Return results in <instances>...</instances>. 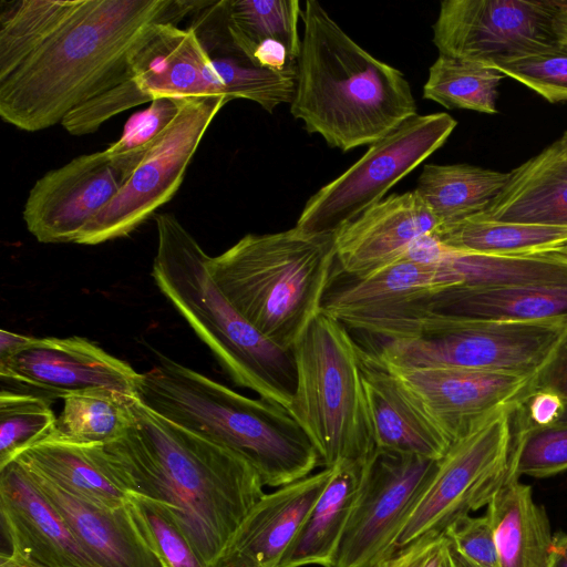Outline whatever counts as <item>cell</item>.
Masks as SVG:
<instances>
[{"instance_id": "obj_1", "label": "cell", "mask_w": 567, "mask_h": 567, "mask_svg": "<svg viewBox=\"0 0 567 567\" xmlns=\"http://www.w3.org/2000/svg\"><path fill=\"white\" fill-rule=\"evenodd\" d=\"M133 421L105 444L114 482L130 496L154 503L186 536L207 567L265 494L241 456L132 403Z\"/></svg>"}, {"instance_id": "obj_2", "label": "cell", "mask_w": 567, "mask_h": 567, "mask_svg": "<svg viewBox=\"0 0 567 567\" xmlns=\"http://www.w3.org/2000/svg\"><path fill=\"white\" fill-rule=\"evenodd\" d=\"M205 1L84 0L11 75L0 81V116L37 132L132 76L131 63L156 24L177 25Z\"/></svg>"}, {"instance_id": "obj_3", "label": "cell", "mask_w": 567, "mask_h": 567, "mask_svg": "<svg viewBox=\"0 0 567 567\" xmlns=\"http://www.w3.org/2000/svg\"><path fill=\"white\" fill-rule=\"evenodd\" d=\"M292 116L330 147L379 142L417 115L404 74L361 48L316 0L302 12Z\"/></svg>"}, {"instance_id": "obj_4", "label": "cell", "mask_w": 567, "mask_h": 567, "mask_svg": "<svg viewBox=\"0 0 567 567\" xmlns=\"http://www.w3.org/2000/svg\"><path fill=\"white\" fill-rule=\"evenodd\" d=\"M136 399L164 419L246 460L262 484L280 487L321 466L309 436L287 409L251 399L159 355L141 373Z\"/></svg>"}, {"instance_id": "obj_5", "label": "cell", "mask_w": 567, "mask_h": 567, "mask_svg": "<svg viewBox=\"0 0 567 567\" xmlns=\"http://www.w3.org/2000/svg\"><path fill=\"white\" fill-rule=\"evenodd\" d=\"M154 219L152 277L159 291L237 385L288 410L297 382L292 350L271 341L234 308L208 272L209 256L174 215Z\"/></svg>"}, {"instance_id": "obj_6", "label": "cell", "mask_w": 567, "mask_h": 567, "mask_svg": "<svg viewBox=\"0 0 567 567\" xmlns=\"http://www.w3.org/2000/svg\"><path fill=\"white\" fill-rule=\"evenodd\" d=\"M208 272L234 308L275 343L291 349L322 303L337 270L334 235L296 227L247 234Z\"/></svg>"}, {"instance_id": "obj_7", "label": "cell", "mask_w": 567, "mask_h": 567, "mask_svg": "<svg viewBox=\"0 0 567 567\" xmlns=\"http://www.w3.org/2000/svg\"><path fill=\"white\" fill-rule=\"evenodd\" d=\"M297 382L288 409L315 445L322 467L365 464L375 451L360 346L321 310L292 348Z\"/></svg>"}, {"instance_id": "obj_8", "label": "cell", "mask_w": 567, "mask_h": 567, "mask_svg": "<svg viewBox=\"0 0 567 567\" xmlns=\"http://www.w3.org/2000/svg\"><path fill=\"white\" fill-rule=\"evenodd\" d=\"M567 329V320L487 322L432 313L422 332L374 351L401 368H457L536 375Z\"/></svg>"}, {"instance_id": "obj_9", "label": "cell", "mask_w": 567, "mask_h": 567, "mask_svg": "<svg viewBox=\"0 0 567 567\" xmlns=\"http://www.w3.org/2000/svg\"><path fill=\"white\" fill-rule=\"evenodd\" d=\"M515 406L497 410L451 444L405 520L394 555L424 537L443 536L453 523L487 506L508 480Z\"/></svg>"}, {"instance_id": "obj_10", "label": "cell", "mask_w": 567, "mask_h": 567, "mask_svg": "<svg viewBox=\"0 0 567 567\" xmlns=\"http://www.w3.org/2000/svg\"><path fill=\"white\" fill-rule=\"evenodd\" d=\"M456 124L444 112L409 118L313 194L295 227L309 235H334L436 152Z\"/></svg>"}, {"instance_id": "obj_11", "label": "cell", "mask_w": 567, "mask_h": 567, "mask_svg": "<svg viewBox=\"0 0 567 567\" xmlns=\"http://www.w3.org/2000/svg\"><path fill=\"white\" fill-rule=\"evenodd\" d=\"M227 102L224 96L183 100L175 118L75 244L97 245L125 237L171 200L207 128Z\"/></svg>"}, {"instance_id": "obj_12", "label": "cell", "mask_w": 567, "mask_h": 567, "mask_svg": "<svg viewBox=\"0 0 567 567\" xmlns=\"http://www.w3.org/2000/svg\"><path fill=\"white\" fill-rule=\"evenodd\" d=\"M564 0H445L433 24L439 54L493 68L559 49L555 21Z\"/></svg>"}, {"instance_id": "obj_13", "label": "cell", "mask_w": 567, "mask_h": 567, "mask_svg": "<svg viewBox=\"0 0 567 567\" xmlns=\"http://www.w3.org/2000/svg\"><path fill=\"white\" fill-rule=\"evenodd\" d=\"M455 286L444 259L424 262L403 256L362 278L329 289L322 310L349 330L388 341L422 332L432 296Z\"/></svg>"}, {"instance_id": "obj_14", "label": "cell", "mask_w": 567, "mask_h": 567, "mask_svg": "<svg viewBox=\"0 0 567 567\" xmlns=\"http://www.w3.org/2000/svg\"><path fill=\"white\" fill-rule=\"evenodd\" d=\"M437 461L375 449L363 465L360 489L333 567H378L423 494Z\"/></svg>"}, {"instance_id": "obj_15", "label": "cell", "mask_w": 567, "mask_h": 567, "mask_svg": "<svg viewBox=\"0 0 567 567\" xmlns=\"http://www.w3.org/2000/svg\"><path fill=\"white\" fill-rule=\"evenodd\" d=\"M141 373L82 337L31 340L0 359L1 389L54 401L70 395L112 390L136 398Z\"/></svg>"}, {"instance_id": "obj_16", "label": "cell", "mask_w": 567, "mask_h": 567, "mask_svg": "<svg viewBox=\"0 0 567 567\" xmlns=\"http://www.w3.org/2000/svg\"><path fill=\"white\" fill-rule=\"evenodd\" d=\"M125 181L106 150L80 155L34 183L23 207L25 226L43 244L76 243Z\"/></svg>"}, {"instance_id": "obj_17", "label": "cell", "mask_w": 567, "mask_h": 567, "mask_svg": "<svg viewBox=\"0 0 567 567\" xmlns=\"http://www.w3.org/2000/svg\"><path fill=\"white\" fill-rule=\"evenodd\" d=\"M386 365L451 443L497 410L522 401L535 377L457 368Z\"/></svg>"}, {"instance_id": "obj_18", "label": "cell", "mask_w": 567, "mask_h": 567, "mask_svg": "<svg viewBox=\"0 0 567 567\" xmlns=\"http://www.w3.org/2000/svg\"><path fill=\"white\" fill-rule=\"evenodd\" d=\"M24 467L99 567H168L132 497L120 507L97 506Z\"/></svg>"}, {"instance_id": "obj_19", "label": "cell", "mask_w": 567, "mask_h": 567, "mask_svg": "<svg viewBox=\"0 0 567 567\" xmlns=\"http://www.w3.org/2000/svg\"><path fill=\"white\" fill-rule=\"evenodd\" d=\"M439 226L415 190L384 197L334 234L337 270L365 277L403 257Z\"/></svg>"}, {"instance_id": "obj_20", "label": "cell", "mask_w": 567, "mask_h": 567, "mask_svg": "<svg viewBox=\"0 0 567 567\" xmlns=\"http://www.w3.org/2000/svg\"><path fill=\"white\" fill-rule=\"evenodd\" d=\"M333 475L322 467L265 493L241 522L215 567H280Z\"/></svg>"}, {"instance_id": "obj_21", "label": "cell", "mask_w": 567, "mask_h": 567, "mask_svg": "<svg viewBox=\"0 0 567 567\" xmlns=\"http://www.w3.org/2000/svg\"><path fill=\"white\" fill-rule=\"evenodd\" d=\"M0 514L10 551L44 567H99L18 460L0 468Z\"/></svg>"}, {"instance_id": "obj_22", "label": "cell", "mask_w": 567, "mask_h": 567, "mask_svg": "<svg viewBox=\"0 0 567 567\" xmlns=\"http://www.w3.org/2000/svg\"><path fill=\"white\" fill-rule=\"evenodd\" d=\"M360 355L375 449L441 460L451 441L374 351Z\"/></svg>"}, {"instance_id": "obj_23", "label": "cell", "mask_w": 567, "mask_h": 567, "mask_svg": "<svg viewBox=\"0 0 567 567\" xmlns=\"http://www.w3.org/2000/svg\"><path fill=\"white\" fill-rule=\"evenodd\" d=\"M131 73L152 101L159 97L227 99L210 55L190 28L156 24L135 54Z\"/></svg>"}, {"instance_id": "obj_24", "label": "cell", "mask_w": 567, "mask_h": 567, "mask_svg": "<svg viewBox=\"0 0 567 567\" xmlns=\"http://www.w3.org/2000/svg\"><path fill=\"white\" fill-rule=\"evenodd\" d=\"M301 16L298 0L215 1L206 18V35L217 52L241 54L257 65V50L271 44L299 58Z\"/></svg>"}, {"instance_id": "obj_25", "label": "cell", "mask_w": 567, "mask_h": 567, "mask_svg": "<svg viewBox=\"0 0 567 567\" xmlns=\"http://www.w3.org/2000/svg\"><path fill=\"white\" fill-rule=\"evenodd\" d=\"M430 312L487 322L567 320V284L502 287H446L430 299Z\"/></svg>"}, {"instance_id": "obj_26", "label": "cell", "mask_w": 567, "mask_h": 567, "mask_svg": "<svg viewBox=\"0 0 567 567\" xmlns=\"http://www.w3.org/2000/svg\"><path fill=\"white\" fill-rule=\"evenodd\" d=\"M477 217L567 227V162L550 144L512 169L502 193Z\"/></svg>"}, {"instance_id": "obj_27", "label": "cell", "mask_w": 567, "mask_h": 567, "mask_svg": "<svg viewBox=\"0 0 567 567\" xmlns=\"http://www.w3.org/2000/svg\"><path fill=\"white\" fill-rule=\"evenodd\" d=\"M499 567H551L554 536L532 487L508 478L487 504Z\"/></svg>"}, {"instance_id": "obj_28", "label": "cell", "mask_w": 567, "mask_h": 567, "mask_svg": "<svg viewBox=\"0 0 567 567\" xmlns=\"http://www.w3.org/2000/svg\"><path fill=\"white\" fill-rule=\"evenodd\" d=\"M14 460L97 506L115 508L131 498L112 478L102 444L44 439L22 451Z\"/></svg>"}, {"instance_id": "obj_29", "label": "cell", "mask_w": 567, "mask_h": 567, "mask_svg": "<svg viewBox=\"0 0 567 567\" xmlns=\"http://www.w3.org/2000/svg\"><path fill=\"white\" fill-rule=\"evenodd\" d=\"M363 465L340 462L310 511L280 567H333L340 540L355 503Z\"/></svg>"}, {"instance_id": "obj_30", "label": "cell", "mask_w": 567, "mask_h": 567, "mask_svg": "<svg viewBox=\"0 0 567 567\" xmlns=\"http://www.w3.org/2000/svg\"><path fill=\"white\" fill-rule=\"evenodd\" d=\"M508 179L509 172L470 164H426L414 190L443 226L485 213Z\"/></svg>"}, {"instance_id": "obj_31", "label": "cell", "mask_w": 567, "mask_h": 567, "mask_svg": "<svg viewBox=\"0 0 567 567\" xmlns=\"http://www.w3.org/2000/svg\"><path fill=\"white\" fill-rule=\"evenodd\" d=\"M450 251L519 256L555 250L567 244V227L495 221L477 216L434 231Z\"/></svg>"}, {"instance_id": "obj_32", "label": "cell", "mask_w": 567, "mask_h": 567, "mask_svg": "<svg viewBox=\"0 0 567 567\" xmlns=\"http://www.w3.org/2000/svg\"><path fill=\"white\" fill-rule=\"evenodd\" d=\"M444 261L454 277L455 286L567 284V255L557 249L519 256L449 251Z\"/></svg>"}, {"instance_id": "obj_33", "label": "cell", "mask_w": 567, "mask_h": 567, "mask_svg": "<svg viewBox=\"0 0 567 567\" xmlns=\"http://www.w3.org/2000/svg\"><path fill=\"white\" fill-rule=\"evenodd\" d=\"M84 0L2 1L0 81L38 51L83 4Z\"/></svg>"}, {"instance_id": "obj_34", "label": "cell", "mask_w": 567, "mask_h": 567, "mask_svg": "<svg viewBox=\"0 0 567 567\" xmlns=\"http://www.w3.org/2000/svg\"><path fill=\"white\" fill-rule=\"evenodd\" d=\"M135 399L112 390L70 395L63 399V410L45 439L75 444H109L121 437L131 425Z\"/></svg>"}, {"instance_id": "obj_35", "label": "cell", "mask_w": 567, "mask_h": 567, "mask_svg": "<svg viewBox=\"0 0 567 567\" xmlns=\"http://www.w3.org/2000/svg\"><path fill=\"white\" fill-rule=\"evenodd\" d=\"M504 76L493 68L439 54L429 69L423 96L450 110L495 114Z\"/></svg>"}, {"instance_id": "obj_36", "label": "cell", "mask_w": 567, "mask_h": 567, "mask_svg": "<svg viewBox=\"0 0 567 567\" xmlns=\"http://www.w3.org/2000/svg\"><path fill=\"white\" fill-rule=\"evenodd\" d=\"M53 401L8 389L0 391V468L45 439L56 416Z\"/></svg>"}, {"instance_id": "obj_37", "label": "cell", "mask_w": 567, "mask_h": 567, "mask_svg": "<svg viewBox=\"0 0 567 567\" xmlns=\"http://www.w3.org/2000/svg\"><path fill=\"white\" fill-rule=\"evenodd\" d=\"M567 471V422L525 427L514 416L508 478H544Z\"/></svg>"}, {"instance_id": "obj_38", "label": "cell", "mask_w": 567, "mask_h": 567, "mask_svg": "<svg viewBox=\"0 0 567 567\" xmlns=\"http://www.w3.org/2000/svg\"><path fill=\"white\" fill-rule=\"evenodd\" d=\"M182 103L183 100L169 97L154 99L147 109L137 112L126 122L120 138L106 148L126 179L148 147L175 118Z\"/></svg>"}, {"instance_id": "obj_39", "label": "cell", "mask_w": 567, "mask_h": 567, "mask_svg": "<svg viewBox=\"0 0 567 567\" xmlns=\"http://www.w3.org/2000/svg\"><path fill=\"white\" fill-rule=\"evenodd\" d=\"M550 103L567 102V50L555 49L493 66Z\"/></svg>"}, {"instance_id": "obj_40", "label": "cell", "mask_w": 567, "mask_h": 567, "mask_svg": "<svg viewBox=\"0 0 567 567\" xmlns=\"http://www.w3.org/2000/svg\"><path fill=\"white\" fill-rule=\"evenodd\" d=\"M147 102L151 97L131 76L72 110L61 124L72 135L91 134L112 116Z\"/></svg>"}, {"instance_id": "obj_41", "label": "cell", "mask_w": 567, "mask_h": 567, "mask_svg": "<svg viewBox=\"0 0 567 567\" xmlns=\"http://www.w3.org/2000/svg\"><path fill=\"white\" fill-rule=\"evenodd\" d=\"M447 546L460 567H499L493 529L487 515H467L444 532Z\"/></svg>"}, {"instance_id": "obj_42", "label": "cell", "mask_w": 567, "mask_h": 567, "mask_svg": "<svg viewBox=\"0 0 567 567\" xmlns=\"http://www.w3.org/2000/svg\"><path fill=\"white\" fill-rule=\"evenodd\" d=\"M168 567H207L181 529L151 501L131 496Z\"/></svg>"}, {"instance_id": "obj_43", "label": "cell", "mask_w": 567, "mask_h": 567, "mask_svg": "<svg viewBox=\"0 0 567 567\" xmlns=\"http://www.w3.org/2000/svg\"><path fill=\"white\" fill-rule=\"evenodd\" d=\"M532 386L556 392L565 403L560 423L567 422V329L551 355L533 379Z\"/></svg>"}, {"instance_id": "obj_44", "label": "cell", "mask_w": 567, "mask_h": 567, "mask_svg": "<svg viewBox=\"0 0 567 567\" xmlns=\"http://www.w3.org/2000/svg\"><path fill=\"white\" fill-rule=\"evenodd\" d=\"M445 538L424 537L390 558V567H439Z\"/></svg>"}, {"instance_id": "obj_45", "label": "cell", "mask_w": 567, "mask_h": 567, "mask_svg": "<svg viewBox=\"0 0 567 567\" xmlns=\"http://www.w3.org/2000/svg\"><path fill=\"white\" fill-rule=\"evenodd\" d=\"M32 337L14 333L2 329L0 331V359L10 355L27 344Z\"/></svg>"}, {"instance_id": "obj_46", "label": "cell", "mask_w": 567, "mask_h": 567, "mask_svg": "<svg viewBox=\"0 0 567 567\" xmlns=\"http://www.w3.org/2000/svg\"><path fill=\"white\" fill-rule=\"evenodd\" d=\"M551 567H567V534L565 533L554 536Z\"/></svg>"}, {"instance_id": "obj_47", "label": "cell", "mask_w": 567, "mask_h": 567, "mask_svg": "<svg viewBox=\"0 0 567 567\" xmlns=\"http://www.w3.org/2000/svg\"><path fill=\"white\" fill-rule=\"evenodd\" d=\"M555 31L560 48L567 50V0H564L556 17Z\"/></svg>"}, {"instance_id": "obj_48", "label": "cell", "mask_w": 567, "mask_h": 567, "mask_svg": "<svg viewBox=\"0 0 567 567\" xmlns=\"http://www.w3.org/2000/svg\"><path fill=\"white\" fill-rule=\"evenodd\" d=\"M0 567H44L12 551L2 553Z\"/></svg>"}, {"instance_id": "obj_49", "label": "cell", "mask_w": 567, "mask_h": 567, "mask_svg": "<svg viewBox=\"0 0 567 567\" xmlns=\"http://www.w3.org/2000/svg\"><path fill=\"white\" fill-rule=\"evenodd\" d=\"M439 567H460L453 554L451 553L446 540Z\"/></svg>"}, {"instance_id": "obj_50", "label": "cell", "mask_w": 567, "mask_h": 567, "mask_svg": "<svg viewBox=\"0 0 567 567\" xmlns=\"http://www.w3.org/2000/svg\"><path fill=\"white\" fill-rule=\"evenodd\" d=\"M553 146L556 148L560 157L567 162V131H565L561 136L553 143Z\"/></svg>"}, {"instance_id": "obj_51", "label": "cell", "mask_w": 567, "mask_h": 567, "mask_svg": "<svg viewBox=\"0 0 567 567\" xmlns=\"http://www.w3.org/2000/svg\"><path fill=\"white\" fill-rule=\"evenodd\" d=\"M557 250L564 252L567 255V244H565L564 246H561L560 248H558Z\"/></svg>"}]
</instances>
